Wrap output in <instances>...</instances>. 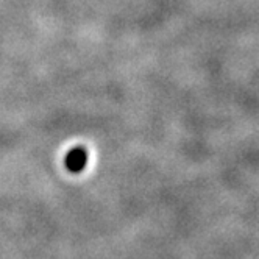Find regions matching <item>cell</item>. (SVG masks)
Listing matches in <instances>:
<instances>
[{
	"label": "cell",
	"mask_w": 259,
	"mask_h": 259,
	"mask_svg": "<svg viewBox=\"0 0 259 259\" xmlns=\"http://www.w3.org/2000/svg\"><path fill=\"white\" fill-rule=\"evenodd\" d=\"M86 163H88V153L83 147H75L73 150L69 152L66 156V166L72 172H80L84 169Z\"/></svg>",
	"instance_id": "1"
}]
</instances>
